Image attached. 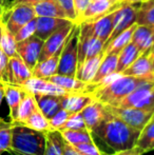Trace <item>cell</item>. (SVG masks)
Masks as SVG:
<instances>
[{
	"label": "cell",
	"instance_id": "74e56055",
	"mask_svg": "<svg viewBox=\"0 0 154 155\" xmlns=\"http://www.w3.org/2000/svg\"><path fill=\"white\" fill-rule=\"evenodd\" d=\"M78 129H88L86 126V123L84 120L81 113H74L69 116L67 121L62 126V128L58 131L61 130H78Z\"/></svg>",
	"mask_w": 154,
	"mask_h": 155
},
{
	"label": "cell",
	"instance_id": "484cf974",
	"mask_svg": "<svg viewBox=\"0 0 154 155\" xmlns=\"http://www.w3.org/2000/svg\"><path fill=\"white\" fill-rule=\"evenodd\" d=\"M62 96V95H61ZM61 96L57 95H35L37 106L42 112V114L48 119L51 118L53 115H55L60 109L62 108L61 104Z\"/></svg>",
	"mask_w": 154,
	"mask_h": 155
},
{
	"label": "cell",
	"instance_id": "6f0895ef",
	"mask_svg": "<svg viewBox=\"0 0 154 155\" xmlns=\"http://www.w3.org/2000/svg\"><path fill=\"white\" fill-rule=\"evenodd\" d=\"M153 117H154V114H153Z\"/></svg>",
	"mask_w": 154,
	"mask_h": 155
},
{
	"label": "cell",
	"instance_id": "836d02e7",
	"mask_svg": "<svg viewBox=\"0 0 154 155\" xmlns=\"http://www.w3.org/2000/svg\"><path fill=\"white\" fill-rule=\"evenodd\" d=\"M37 101H36L35 95L30 92L25 93V97L22 98L20 102V106L18 109V114H17V119L13 124H21L30 115L33 113V111L37 108Z\"/></svg>",
	"mask_w": 154,
	"mask_h": 155
},
{
	"label": "cell",
	"instance_id": "11a10c76",
	"mask_svg": "<svg viewBox=\"0 0 154 155\" xmlns=\"http://www.w3.org/2000/svg\"><path fill=\"white\" fill-rule=\"evenodd\" d=\"M152 30H153V33H154V28H152Z\"/></svg>",
	"mask_w": 154,
	"mask_h": 155
},
{
	"label": "cell",
	"instance_id": "1f68e13d",
	"mask_svg": "<svg viewBox=\"0 0 154 155\" xmlns=\"http://www.w3.org/2000/svg\"><path fill=\"white\" fill-rule=\"evenodd\" d=\"M16 43L14 34L8 30L6 23L0 19V48L8 57L17 54Z\"/></svg>",
	"mask_w": 154,
	"mask_h": 155
},
{
	"label": "cell",
	"instance_id": "f907efd6",
	"mask_svg": "<svg viewBox=\"0 0 154 155\" xmlns=\"http://www.w3.org/2000/svg\"><path fill=\"white\" fill-rule=\"evenodd\" d=\"M144 0H120V2L123 3H140Z\"/></svg>",
	"mask_w": 154,
	"mask_h": 155
},
{
	"label": "cell",
	"instance_id": "7a4b0ae2",
	"mask_svg": "<svg viewBox=\"0 0 154 155\" xmlns=\"http://www.w3.org/2000/svg\"><path fill=\"white\" fill-rule=\"evenodd\" d=\"M154 78V74H150L145 77H134V76L120 75L105 86L96 87L90 94L95 100L107 106L117 107L119 102L133 92L138 86Z\"/></svg>",
	"mask_w": 154,
	"mask_h": 155
},
{
	"label": "cell",
	"instance_id": "83f0119b",
	"mask_svg": "<svg viewBox=\"0 0 154 155\" xmlns=\"http://www.w3.org/2000/svg\"><path fill=\"white\" fill-rule=\"evenodd\" d=\"M117 60H118V54H107V55H105L93 80L91 81V84H88L89 86H95L107 76L115 73L117 68Z\"/></svg>",
	"mask_w": 154,
	"mask_h": 155
},
{
	"label": "cell",
	"instance_id": "bcb514c9",
	"mask_svg": "<svg viewBox=\"0 0 154 155\" xmlns=\"http://www.w3.org/2000/svg\"><path fill=\"white\" fill-rule=\"evenodd\" d=\"M103 155H143L142 152L137 149V148H132V149H128V150H123V151H117L113 154H105L103 153Z\"/></svg>",
	"mask_w": 154,
	"mask_h": 155
},
{
	"label": "cell",
	"instance_id": "f1b7e54d",
	"mask_svg": "<svg viewBox=\"0 0 154 155\" xmlns=\"http://www.w3.org/2000/svg\"><path fill=\"white\" fill-rule=\"evenodd\" d=\"M140 51L133 42H130L118 53L116 73H123L132 62H134L140 55Z\"/></svg>",
	"mask_w": 154,
	"mask_h": 155
},
{
	"label": "cell",
	"instance_id": "d4e9b609",
	"mask_svg": "<svg viewBox=\"0 0 154 155\" xmlns=\"http://www.w3.org/2000/svg\"><path fill=\"white\" fill-rule=\"evenodd\" d=\"M48 80L61 87L62 89L70 93H87L88 91V84L77 79L76 77H73V76L54 74L53 76L48 78Z\"/></svg>",
	"mask_w": 154,
	"mask_h": 155
},
{
	"label": "cell",
	"instance_id": "6da1fadb",
	"mask_svg": "<svg viewBox=\"0 0 154 155\" xmlns=\"http://www.w3.org/2000/svg\"><path fill=\"white\" fill-rule=\"evenodd\" d=\"M92 133L103 141L110 149L117 152L135 147L140 131L129 126L107 110L103 119L93 129Z\"/></svg>",
	"mask_w": 154,
	"mask_h": 155
},
{
	"label": "cell",
	"instance_id": "7bdbcfd3",
	"mask_svg": "<svg viewBox=\"0 0 154 155\" xmlns=\"http://www.w3.org/2000/svg\"><path fill=\"white\" fill-rule=\"evenodd\" d=\"M59 2L60 6L64 13L67 14L68 19L72 20L73 22L76 23V14H75V8H74V0H57Z\"/></svg>",
	"mask_w": 154,
	"mask_h": 155
},
{
	"label": "cell",
	"instance_id": "cb8c5ba5",
	"mask_svg": "<svg viewBox=\"0 0 154 155\" xmlns=\"http://www.w3.org/2000/svg\"><path fill=\"white\" fill-rule=\"evenodd\" d=\"M117 10V8H116ZM114 12L108 13L99 18L95 19L93 21H90L92 25V30L94 36L103 40V42H107L109 37L111 36V33L113 31V19H114Z\"/></svg>",
	"mask_w": 154,
	"mask_h": 155
},
{
	"label": "cell",
	"instance_id": "8fae6325",
	"mask_svg": "<svg viewBox=\"0 0 154 155\" xmlns=\"http://www.w3.org/2000/svg\"><path fill=\"white\" fill-rule=\"evenodd\" d=\"M43 42L44 41L42 39L33 35L30 38L16 43L17 54L31 70H33V68L38 62Z\"/></svg>",
	"mask_w": 154,
	"mask_h": 155
},
{
	"label": "cell",
	"instance_id": "5b68a950",
	"mask_svg": "<svg viewBox=\"0 0 154 155\" xmlns=\"http://www.w3.org/2000/svg\"><path fill=\"white\" fill-rule=\"evenodd\" d=\"M79 39H78V63L81 64L87 58L95 56L103 51L105 42L94 36L90 21L79 25Z\"/></svg>",
	"mask_w": 154,
	"mask_h": 155
},
{
	"label": "cell",
	"instance_id": "9c48e42d",
	"mask_svg": "<svg viewBox=\"0 0 154 155\" xmlns=\"http://www.w3.org/2000/svg\"><path fill=\"white\" fill-rule=\"evenodd\" d=\"M138 5L139 3H123L117 10H115L113 19V31L105 45L109 43L114 37H116L126 29L136 23V11Z\"/></svg>",
	"mask_w": 154,
	"mask_h": 155
},
{
	"label": "cell",
	"instance_id": "60d3db41",
	"mask_svg": "<svg viewBox=\"0 0 154 155\" xmlns=\"http://www.w3.org/2000/svg\"><path fill=\"white\" fill-rule=\"evenodd\" d=\"M72 146L84 155H103L98 147L95 145V143H84Z\"/></svg>",
	"mask_w": 154,
	"mask_h": 155
},
{
	"label": "cell",
	"instance_id": "b9f144b4",
	"mask_svg": "<svg viewBox=\"0 0 154 155\" xmlns=\"http://www.w3.org/2000/svg\"><path fill=\"white\" fill-rule=\"evenodd\" d=\"M10 57L0 48V81L8 82V67Z\"/></svg>",
	"mask_w": 154,
	"mask_h": 155
},
{
	"label": "cell",
	"instance_id": "d6a6232c",
	"mask_svg": "<svg viewBox=\"0 0 154 155\" xmlns=\"http://www.w3.org/2000/svg\"><path fill=\"white\" fill-rule=\"evenodd\" d=\"M154 141V117L147 123L146 126L140 131L138 138L135 143V148H137L143 154L150 151V147Z\"/></svg>",
	"mask_w": 154,
	"mask_h": 155
},
{
	"label": "cell",
	"instance_id": "4316f807",
	"mask_svg": "<svg viewBox=\"0 0 154 155\" xmlns=\"http://www.w3.org/2000/svg\"><path fill=\"white\" fill-rule=\"evenodd\" d=\"M136 27H137V25L134 23L131 27H129L125 31L121 32L120 34L117 35L116 37H114L109 43L105 45V48H103L105 55H107V54H118L128 43L132 41V36H133V33L135 31Z\"/></svg>",
	"mask_w": 154,
	"mask_h": 155
},
{
	"label": "cell",
	"instance_id": "ee69618b",
	"mask_svg": "<svg viewBox=\"0 0 154 155\" xmlns=\"http://www.w3.org/2000/svg\"><path fill=\"white\" fill-rule=\"evenodd\" d=\"M91 0H74V8H75V14H76V25L79 18L82 16L86 8H88L89 3Z\"/></svg>",
	"mask_w": 154,
	"mask_h": 155
},
{
	"label": "cell",
	"instance_id": "ab89813d",
	"mask_svg": "<svg viewBox=\"0 0 154 155\" xmlns=\"http://www.w3.org/2000/svg\"><path fill=\"white\" fill-rule=\"evenodd\" d=\"M71 115V113L69 111H67L66 109L61 108L55 115L51 117L49 119L50 123V129L52 130H60L62 128V126L67 121V119L69 118V116Z\"/></svg>",
	"mask_w": 154,
	"mask_h": 155
},
{
	"label": "cell",
	"instance_id": "44dd1931",
	"mask_svg": "<svg viewBox=\"0 0 154 155\" xmlns=\"http://www.w3.org/2000/svg\"><path fill=\"white\" fill-rule=\"evenodd\" d=\"M60 53H61V51L45 58V59L41 60V61H38L35 67L33 68V70H32V76L48 79L49 77L53 76L54 74H57Z\"/></svg>",
	"mask_w": 154,
	"mask_h": 155
},
{
	"label": "cell",
	"instance_id": "f35d334b",
	"mask_svg": "<svg viewBox=\"0 0 154 155\" xmlns=\"http://www.w3.org/2000/svg\"><path fill=\"white\" fill-rule=\"evenodd\" d=\"M35 31H36V18H34L31 21H29L28 23H25L23 27H21L18 31L15 33L14 34L15 40H16V42H19V41H22L25 39L30 38L31 36L35 35Z\"/></svg>",
	"mask_w": 154,
	"mask_h": 155
},
{
	"label": "cell",
	"instance_id": "ffe728a7",
	"mask_svg": "<svg viewBox=\"0 0 154 155\" xmlns=\"http://www.w3.org/2000/svg\"><path fill=\"white\" fill-rule=\"evenodd\" d=\"M36 17H55L68 19L57 0H40L32 4Z\"/></svg>",
	"mask_w": 154,
	"mask_h": 155
},
{
	"label": "cell",
	"instance_id": "680465c9",
	"mask_svg": "<svg viewBox=\"0 0 154 155\" xmlns=\"http://www.w3.org/2000/svg\"><path fill=\"white\" fill-rule=\"evenodd\" d=\"M153 74H154V72H153Z\"/></svg>",
	"mask_w": 154,
	"mask_h": 155
},
{
	"label": "cell",
	"instance_id": "f6af8a7d",
	"mask_svg": "<svg viewBox=\"0 0 154 155\" xmlns=\"http://www.w3.org/2000/svg\"><path fill=\"white\" fill-rule=\"evenodd\" d=\"M62 155H84L82 153H80L77 149H75L72 145L68 143L67 141H64V153Z\"/></svg>",
	"mask_w": 154,
	"mask_h": 155
},
{
	"label": "cell",
	"instance_id": "52a82bcc",
	"mask_svg": "<svg viewBox=\"0 0 154 155\" xmlns=\"http://www.w3.org/2000/svg\"><path fill=\"white\" fill-rule=\"evenodd\" d=\"M8 17L2 15L1 19L6 23L8 30L15 34L21 27L36 18L33 5L30 3H17L5 10Z\"/></svg>",
	"mask_w": 154,
	"mask_h": 155
},
{
	"label": "cell",
	"instance_id": "5bb4252c",
	"mask_svg": "<svg viewBox=\"0 0 154 155\" xmlns=\"http://www.w3.org/2000/svg\"><path fill=\"white\" fill-rule=\"evenodd\" d=\"M22 88L28 92L34 94V95H66L70 92L66 91L62 89L61 87L57 86L54 82L50 81L48 79H43V78H37L32 76L30 79L25 81V84L22 86Z\"/></svg>",
	"mask_w": 154,
	"mask_h": 155
},
{
	"label": "cell",
	"instance_id": "f5cc1de1",
	"mask_svg": "<svg viewBox=\"0 0 154 155\" xmlns=\"http://www.w3.org/2000/svg\"><path fill=\"white\" fill-rule=\"evenodd\" d=\"M8 0H0V3L3 4V5L8 8Z\"/></svg>",
	"mask_w": 154,
	"mask_h": 155
},
{
	"label": "cell",
	"instance_id": "3957f363",
	"mask_svg": "<svg viewBox=\"0 0 154 155\" xmlns=\"http://www.w3.org/2000/svg\"><path fill=\"white\" fill-rule=\"evenodd\" d=\"M45 133L30 129L22 124H14L11 154L44 155Z\"/></svg>",
	"mask_w": 154,
	"mask_h": 155
},
{
	"label": "cell",
	"instance_id": "d590c367",
	"mask_svg": "<svg viewBox=\"0 0 154 155\" xmlns=\"http://www.w3.org/2000/svg\"><path fill=\"white\" fill-rule=\"evenodd\" d=\"M21 124L28 127L30 129H33V130L39 131V132L47 133L48 131H51L49 119L42 114V112H41L38 107Z\"/></svg>",
	"mask_w": 154,
	"mask_h": 155
},
{
	"label": "cell",
	"instance_id": "8d00e7d4",
	"mask_svg": "<svg viewBox=\"0 0 154 155\" xmlns=\"http://www.w3.org/2000/svg\"><path fill=\"white\" fill-rule=\"evenodd\" d=\"M13 124L3 118H0V155L5 152H11L13 135Z\"/></svg>",
	"mask_w": 154,
	"mask_h": 155
},
{
	"label": "cell",
	"instance_id": "7c38bea8",
	"mask_svg": "<svg viewBox=\"0 0 154 155\" xmlns=\"http://www.w3.org/2000/svg\"><path fill=\"white\" fill-rule=\"evenodd\" d=\"M123 4L120 0H95L89 3L88 8L84 12L82 16L77 21V25L87 21H93L108 13L115 11Z\"/></svg>",
	"mask_w": 154,
	"mask_h": 155
},
{
	"label": "cell",
	"instance_id": "ba28073f",
	"mask_svg": "<svg viewBox=\"0 0 154 155\" xmlns=\"http://www.w3.org/2000/svg\"><path fill=\"white\" fill-rule=\"evenodd\" d=\"M105 106L109 112L119 117L121 120H123L129 126L133 127L139 131L143 130V128L152 118L154 114L153 112L138 108H121V107L107 106V104H105Z\"/></svg>",
	"mask_w": 154,
	"mask_h": 155
},
{
	"label": "cell",
	"instance_id": "e0dca14e",
	"mask_svg": "<svg viewBox=\"0 0 154 155\" xmlns=\"http://www.w3.org/2000/svg\"><path fill=\"white\" fill-rule=\"evenodd\" d=\"M80 113L84 117L87 128L92 132L93 129L98 126L99 123L103 119L107 113V109L103 104L93 99L88 106L82 109Z\"/></svg>",
	"mask_w": 154,
	"mask_h": 155
},
{
	"label": "cell",
	"instance_id": "ac0fdd59",
	"mask_svg": "<svg viewBox=\"0 0 154 155\" xmlns=\"http://www.w3.org/2000/svg\"><path fill=\"white\" fill-rule=\"evenodd\" d=\"M103 57H105V52L103 51L97 55L87 58L81 64L77 67L75 77L86 84H91Z\"/></svg>",
	"mask_w": 154,
	"mask_h": 155
},
{
	"label": "cell",
	"instance_id": "c3c4849f",
	"mask_svg": "<svg viewBox=\"0 0 154 155\" xmlns=\"http://www.w3.org/2000/svg\"><path fill=\"white\" fill-rule=\"evenodd\" d=\"M3 99H4V82L0 81V107H1L2 100Z\"/></svg>",
	"mask_w": 154,
	"mask_h": 155
},
{
	"label": "cell",
	"instance_id": "681fc988",
	"mask_svg": "<svg viewBox=\"0 0 154 155\" xmlns=\"http://www.w3.org/2000/svg\"><path fill=\"white\" fill-rule=\"evenodd\" d=\"M149 55H150V59H151V62H152V68L154 71V45L152 49L150 50V52H149Z\"/></svg>",
	"mask_w": 154,
	"mask_h": 155
},
{
	"label": "cell",
	"instance_id": "9a60e30c",
	"mask_svg": "<svg viewBox=\"0 0 154 155\" xmlns=\"http://www.w3.org/2000/svg\"><path fill=\"white\" fill-rule=\"evenodd\" d=\"M27 91L22 87L15 86L11 84H4V99L8 107V115H10V121L15 123L17 119L18 109L22 98L25 97Z\"/></svg>",
	"mask_w": 154,
	"mask_h": 155
},
{
	"label": "cell",
	"instance_id": "2e32d148",
	"mask_svg": "<svg viewBox=\"0 0 154 155\" xmlns=\"http://www.w3.org/2000/svg\"><path fill=\"white\" fill-rule=\"evenodd\" d=\"M72 22L70 19L55 18V17H36L35 36L39 37L43 41L50 37L54 32L59 30L64 25Z\"/></svg>",
	"mask_w": 154,
	"mask_h": 155
},
{
	"label": "cell",
	"instance_id": "7dc6e473",
	"mask_svg": "<svg viewBox=\"0 0 154 155\" xmlns=\"http://www.w3.org/2000/svg\"><path fill=\"white\" fill-rule=\"evenodd\" d=\"M40 1V0H12L10 3V5H8V8L12 5H14V4H17V3H30V4H33L35 3V2H38Z\"/></svg>",
	"mask_w": 154,
	"mask_h": 155
},
{
	"label": "cell",
	"instance_id": "8992f818",
	"mask_svg": "<svg viewBox=\"0 0 154 155\" xmlns=\"http://www.w3.org/2000/svg\"><path fill=\"white\" fill-rule=\"evenodd\" d=\"M117 107L138 108L154 113V78L138 86L133 92L123 98Z\"/></svg>",
	"mask_w": 154,
	"mask_h": 155
},
{
	"label": "cell",
	"instance_id": "277c9868",
	"mask_svg": "<svg viewBox=\"0 0 154 155\" xmlns=\"http://www.w3.org/2000/svg\"><path fill=\"white\" fill-rule=\"evenodd\" d=\"M79 25H75L68 40L66 41L61 50L58 63L57 74L67 76L76 75L78 63V39H79Z\"/></svg>",
	"mask_w": 154,
	"mask_h": 155
},
{
	"label": "cell",
	"instance_id": "7402d4cb",
	"mask_svg": "<svg viewBox=\"0 0 154 155\" xmlns=\"http://www.w3.org/2000/svg\"><path fill=\"white\" fill-rule=\"evenodd\" d=\"M153 72L152 62L148 52V53L140 54L137 59L132 62L121 74L127 76H134V77H145L152 74Z\"/></svg>",
	"mask_w": 154,
	"mask_h": 155
},
{
	"label": "cell",
	"instance_id": "f546056e",
	"mask_svg": "<svg viewBox=\"0 0 154 155\" xmlns=\"http://www.w3.org/2000/svg\"><path fill=\"white\" fill-rule=\"evenodd\" d=\"M64 139L60 131L52 130L45 133L44 155H62Z\"/></svg>",
	"mask_w": 154,
	"mask_h": 155
},
{
	"label": "cell",
	"instance_id": "e575fe53",
	"mask_svg": "<svg viewBox=\"0 0 154 155\" xmlns=\"http://www.w3.org/2000/svg\"><path fill=\"white\" fill-rule=\"evenodd\" d=\"M64 141L70 145H78L84 143H94L92 132L89 129L78 130H61L60 131Z\"/></svg>",
	"mask_w": 154,
	"mask_h": 155
},
{
	"label": "cell",
	"instance_id": "4dcf8cb0",
	"mask_svg": "<svg viewBox=\"0 0 154 155\" xmlns=\"http://www.w3.org/2000/svg\"><path fill=\"white\" fill-rule=\"evenodd\" d=\"M136 25L154 28V0H144L136 11Z\"/></svg>",
	"mask_w": 154,
	"mask_h": 155
},
{
	"label": "cell",
	"instance_id": "603a6c76",
	"mask_svg": "<svg viewBox=\"0 0 154 155\" xmlns=\"http://www.w3.org/2000/svg\"><path fill=\"white\" fill-rule=\"evenodd\" d=\"M131 42L138 48L142 54L150 52L154 45V33L152 28L137 25L132 36Z\"/></svg>",
	"mask_w": 154,
	"mask_h": 155
},
{
	"label": "cell",
	"instance_id": "db71d44e",
	"mask_svg": "<svg viewBox=\"0 0 154 155\" xmlns=\"http://www.w3.org/2000/svg\"><path fill=\"white\" fill-rule=\"evenodd\" d=\"M150 150H154V141H153V143H152V145H151Z\"/></svg>",
	"mask_w": 154,
	"mask_h": 155
},
{
	"label": "cell",
	"instance_id": "d6986e66",
	"mask_svg": "<svg viewBox=\"0 0 154 155\" xmlns=\"http://www.w3.org/2000/svg\"><path fill=\"white\" fill-rule=\"evenodd\" d=\"M94 99L90 93H69L61 96L62 108L74 114L79 113L81 110Z\"/></svg>",
	"mask_w": 154,
	"mask_h": 155
},
{
	"label": "cell",
	"instance_id": "816d5d0a",
	"mask_svg": "<svg viewBox=\"0 0 154 155\" xmlns=\"http://www.w3.org/2000/svg\"><path fill=\"white\" fill-rule=\"evenodd\" d=\"M6 10V8L3 5V4H1L0 3V19H1V17H2V15H3V13H4V11Z\"/></svg>",
	"mask_w": 154,
	"mask_h": 155
},
{
	"label": "cell",
	"instance_id": "4fadbf2b",
	"mask_svg": "<svg viewBox=\"0 0 154 155\" xmlns=\"http://www.w3.org/2000/svg\"><path fill=\"white\" fill-rule=\"evenodd\" d=\"M32 77V70L25 63L18 54L10 57L8 67L6 84L22 87L28 79Z\"/></svg>",
	"mask_w": 154,
	"mask_h": 155
},
{
	"label": "cell",
	"instance_id": "9f6ffc18",
	"mask_svg": "<svg viewBox=\"0 0 154 155\" xmlns=\"http://www.w3.org/2000/svg\"><path fill=\"white\" fill-rule=\"evenodd\" d=\"M91 1H95V0H91Z\"/></svg>",
	"mask_w": 154,
	"mask_h": 155
},
{
	"label": "cell",
	"instance_id": "30bf717a",
	"mask_svg": "<svg viewBox=\"0 0 154 155\" xmlns=\"http://www.w3.org/2000/svg\"><path fill=\"white\" fill-rule=\"evenodd\" d=\"M75 25H76V23L72 21V22L68 23V25L60 28V29L57 30L56 32H54L50 37H48L44 40V42H43L38 61H41V60L45 59V58L50 57V56L54 55V54L61 51L64 43H66V41L68 40L72 30L74 29Z\"/></svg>",
	"mask_w": 154,
	"mask_h": 155
}]
</instances>
